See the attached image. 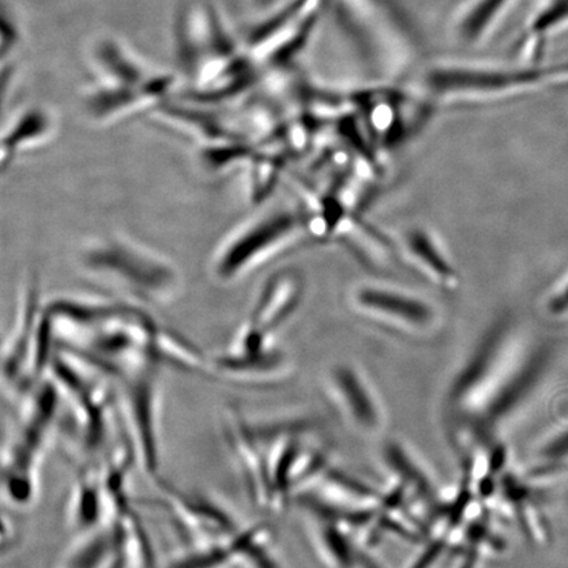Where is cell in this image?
Here are the masks:
<instances>
[{"label": "cell", "mask_w": 568, "mask_h": 568, "mask_svg": "<svg viewBox=\"0 0 568 568\" xmlns=\"http://www.w3.org/2000/svg\"><path fill=\"white\" fill-rule=\"evenodd\" d=\"M280 568L272 550V532L265 524H245L231 537L184 545L165 568Z\"/></svg>", "instance_id": "9"}, {"label": "cell", "mask_w": 568, "mask_h": 568, "mask_svg": "<svg viewBox=\"0 0 568 568\" xmlns=\"http://www.w3.org/2000/svg\"><path fill=\"white\" fill-rule=\"evenodd\" d=\"M303 294V276L296 270L284 268L270 276L229 346L211 357L215 371L240 381L265 378L278 371L284 358L274 349L275 335L295 314Z\"/></svg>", "instance_id": "2"}, {"label": "cell", "mask_w": 568, "mask_h": 568, "mask_svg": "<svg viewBox=\"0 0 568 568\" xmlns=\"http://www.w3.org/2000/svg\"><path fill=\"white\" fill-rule=\"evenodd\" d=\"M84 278L115 300L141 307H165L183 291L180 267L166 254L124 233L98 234L77 252Z\"/></svg>", "instance_id": "1"}, {"label": "cell", "mask_w": 568, "mask_h": 568, "mask_svg": "<svg viewBox=\"0 0 568 568\" xmlns=\"http://www.w3.org/2000/svg\"><path fill=\"white\" fill-rule=\"evenodd\" d=\"M119 558L116 532L109 524L77 535L55 568H113Z\"/></svg>", "instance_id": "16"}, {"label": "cell", "mask_w": 568, "mask_h": 568, "mask_svg": "<svg viewBox=\"0 0 568 568\" xmlns=\"http://www.w3.org/2000/svg\"><path fill=\"white\" fill-rule=\"evenodd\" d=\"M158 504L172 517L174 527L183 538L184 545H199L217 541L243 529L244 523L212 496L186 491L159 478Z\"/></svg>", "instance_id": "8"}, {"label": "cell", "mask_w": 568, "mask_h": 568, "mask_svg": "<svg viewBox=\"0 0 568 568\" xmlns=\"http://www.w3.org/2000/svg\"><path fill=\"white\" fill-rule=\"evenodd\" d=\"M339 32L367 68L393 78L424 51V39L400 0H329Z\"/></svg>", "instance_id": "3"}, {"label": "cell", "mask_w": 568, "mask_h": 568, "mask_svg": "<svg viewBox=\"0 0 568 568\" xmlns=\"http://www.w3.org/2000/svg\"><path fill=\"white\" fill-rule=\"evenodd\" d=\"M106 520L101 460L84 462L71 487L68 521L77 535L102 527Z\"/></svg>", "instance_id": "13"}, {"label": "cell", "mask_w": 568, "mask_h": 568, "mask_svg": "<svg viewBox=\"0 0 568 568\" xmlns=\"http://www.w3.org/2000/svg\"><path fill=\"white\" fill-rule=\"evenodd\" d=\"M402 252L426 280L444 290H456L460 276L443 243L428 230L414 229L403 239Z\"/></svg>", "instance_id": "15"}, {"label": "cell", "mask_w": 568, "mask_h": 568, "mask_svg": "<svg viewBox=\"0 0 568 568\" xmlns=\"http://www.w3.org/2000/svg\"><path fill=\"white\" fill-rule=\"evenodd\" d=\"M113 568H124V567L116 564L115 567H113Z\"/></svg>", "instance_id": "21"}, {"label": "cell", "mask_w": 568, "mask_h": 568, "mask_svg": "<svg viewBox=\"0 0 568 568\" xmlns=\"http://www.w3.org/2000/svg\"><path fill=\"white\" fill-rule=\"evenodd\" d=\"M517 0H464L450 21L453 40L462 47L485 44L503 23Z\"/></svg>", "instance_id": "14"}, {"label": "cell", "mask_w": 568, "mask_h": 568, "mask_svg": "<svg viewBox=\"0 0 568 568\" xmlns=\"http://www.w3.org/2000/svg\"><path fill=\"white\" fill-rule=\"evenodd\" d=\"M568 83V62L500 63L475 60H446L426 69V94L445 104H491L527 95L544 88Z\"/></svg>", "instance_id": "4"}, {"label": "cell", "mask_w": 568, "mask_h": 568, "mask_svg": "<svg viewBox=\"0 0 568 568\" xmlns=\"http://www.w3.org/2000/svg\"><path fill=\"white\" fill-rule=\"evenodd\" d=\"M351 303L361 315L404 332L430 331L439 316L422 297L383 284H361L352 291Z\"/></svg>", "instance_id": "11"}, {"label": "cell", "mask_w": 568, "mask_h": 568, "mask_svg": "<svg viewBox=\"0 0 568 568\" xmlns=\"http://www.w3.org/2000/svg\"><path fill=\"white\" fill-rule=\"evenodd\" d=\"M538 459L536 478H552L568 473V422L539 449Z\"/></svg>", "instance_id": "18"}, {"label": "cell", "mask_w": 568, "mask_h": 568, "mask_svg": "<svg viewBox=\"0 0 568 568\" xmlns=\"http://www.w3.org/2000/svg\"><path fill=\"white\" fill-rule=\"evenodd\" d=\"M444 550V542L436 541L430 546L428 550L425 551L423 558L418 560V562L414 566V568H428L437 557L439 556V552Z\"/></svg>", "instance_id": "20"}, {"label": "cell", "mask_w": 568, "mask_h": 568, "mask_svg": "<svg viewBox=\"0 0 568 568\" xmlns=\"http://www.w3.org/2000/svg\"><path fill=\"white\" fill-rule=\"evenodd\" d=\"M307 233V217L302 212L278 209L251 216L213 248L209 264L212 278L220 284L244 280Z\"/></svg>", "instance_id": "6"}, {"label": "cell", "mask_w": 568, "mask_h": 568, "mask_svg": "<svg viewBox=\"0 0 568 568\" xmlns=\"http://www.w3.org/2000/svg\"><path fill=\"white\" fill-rule=\"evenodd\" d=\"M59 133V120L45 105L32 104L11 113L2 131V170L27 154L51 145Z\"/></svg>", "instance_id": "12"}, {"label": "cell", "mask_w": 568, "mask_h": 568, "mask_svg": "<svg viewBox=\"0 0 568 568\" xmlns=\"http://www.w3.org/2000/svg\"><path fill=\"white\" fill-rule=\"evenodd\" d=\"M21 44V28L19 21L13 12L7 10L6 3L3 4L2 12V57L3 62L12 60L13 54Z\"/></svg>", "instance_id": "19"}, {"label": "cell", "mask_w": 568, "mask_h": 568, "mask_svg": "<svg viewBox=\"0 0 568 568\" xmlns=\"http://www.w3.org/2000/svg\"><path fill=\"white\" fill-rule=\"evenodd\" d=\"M161 371L144 368L115 379L125 435L138 466L154 480L161 467Z\"/></svg>", "instance_id": "7"}, {"label": "cell", "mask_w": 568, "mask_h": 568, "mask_svg": "<svg viewBox=\"0 0 568 568\" xmlns=\"http://www.w3.org/2000/svg\"><path fill=\"white\" fill-rule=\"evenodd\" d=\"M335 382L357 423L368 429L375 428L379 423L378 410L359 376L351 367H339Z\"/></svg>", "instance_id": "17"}, {"label": "cell", "mask_w": 568, "mask_h": 568, "mask_svg": "<svg viewBox=\"0 0 568 568\" xmlns=\"http://www.w3.org/2000/svg\"><path fill=\"white\" fill-rule=\"evenodd\" d=\"M91 82L111 88L153 87L181 81L174 71L153 65L125 42L110 36L97 39L88 51Z\"/></svg>", "instance_id": "10"}, {"label": "cell", "mask_w": 568, "mask_h": 568, "mask_svg": "<svg viewBox=\"0 0 568 568\" xmlns=\"http://www.w3.org/2000/svg\"><path fill=\"white\" fill-rule=\"evenodd\" d=\"M16 403L17 415L3 444V497L11 507L24 509L38 500L42 462L53 438L62 399L47 374Z\"/></svg>", "instance_id": "5"}]
</instances>
